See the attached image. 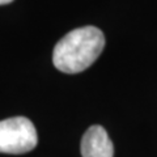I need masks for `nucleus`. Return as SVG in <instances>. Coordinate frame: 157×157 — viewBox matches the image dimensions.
I'll list each match as a JSON object with an SVG mask.
<instances>
[{
  "label": "nucleus",
  "instance_id": "obj_1",
  "mask_svg": "<svg viewBox=\"0 0 157 157\" xmlns=\"http://www.w3.org/2000/svg\"><path fill=\"white\" fill-rule=\"evenodd\" d=\"M105 47V37L96 26H84L66 34L56 43L52 62L59 71L78 73L90 67Z\"/></svg>",
  "mask_w": 157,
  "mask_h": 157
},
{
  "label": "nucleus",
  "instance_id": "obj_2",
  "mask_svg": "<svg viewBox=\"0 0 157 157\" xmlns=\"http://www.w3.org/2000/svg\"><path fill=\"white\" fill-rule=\"evenodd\" d=\"M38 135L36 127L25 117L0 121V153L22 155L36 148Z\"/></svg>",
  "mask_w": 157,
  "mask_h": 157
},
{
  "label": "nucleus",
  "instance_id": "obj_3",
  "mask_svg": "<svg viewBox=\"0 0 157 157\" xmlns=\"http://www.w3.org/2000/svg\"><path fill=\"white\" fill-rule=\"evenodd\" d=\"M82 157H114V147L102 126H92L81 140Z\"/></svg>",
  "mask_w": 157,
  "mask_h": 157
},
{
  "label": "nucleus",
  "instance_id": "obj_4",
  "mask_svg": "<svg viewBox=\"0 0 157 157\" xmlns=\"http://www.w3.org/2000/svg\"><path fill=\"white\" fill-rule=\"evenodd\" d=\"M12 2H13V0H0V6H3V4H9Z\"/></svg>",
  "mask_w": 157,
  "mask_h": 157
}]
</instances>
